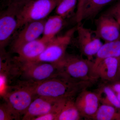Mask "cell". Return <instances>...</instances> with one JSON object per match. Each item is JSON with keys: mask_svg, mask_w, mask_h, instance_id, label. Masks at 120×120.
Returning <instances> with one entry per match:
<instances>
[{"mask_svg": "<svg viewBox=\"0 0 120 120\" xmlns=\"http://www.w3.org/2000/svg\"><path fill=\"white\" fill-rule=\"evenodd\" d=\"M119 58L109 57L101 61L95 72L97 79L113 82L116 80L119 68Z\"/></svg>", "mask_w": 120, "mask_h": 120, "instance_id": "cell-14", "label": "cell"}, {"mask_svg": "<svg viewBox=\"0 0 120 120\" xmlns=\"http://www.w3.org/2000/svg\"><path fill=\"white\" fill-rule=\"evenodd\" d=\"M119 68H118V73H117L116 80V81L120 80V56L119 57ZM115 82H116V81H115Z\"/></svg>", "mask_w": 120, "mask_h": 120, "instance_id": "cell-28", "label": "cell"}, {"mask_svg": "<svg viewBox=\"0 0 120 120\" xmlns=\"http://www.w3.org/2000/svg\"><path fill=\"white\" fill-rule=\"evenodd\" d=\"M116 94L117 97L118 101L120 102V93Z\"/></svg>", "mask_w": 120, "mask_h": 120, "instance_id": "cell-29", "label": "cell"}, {"mask_svg": "<svg viewBox=\"0 0 120 120\" xmlns=\"http://www.w3.org/2000/svg\"><path fill=\"white\" fill-rule=\"evenodd\" d=\"M46 19L30 22L24 25L12 43L13 52L24 44L39 38L43 34Z\"/></svg>", "mask_w": 120, "mask_h": 120, "instance_id": "cell-11", "label": "cell"}, {"mask_svg": "<svg viewBox=\"0 0 120 120\" xmlns=\"http://www.w3.org/2000/svg\"><path fill=\"white\" fill-rule=\"evenodd\" d=\"M87 1H88V0H85V3H84V5H85V4H86V2Z\"/></svg>", "mask_w": 120, "mask_h": 120, "instance_id": "cell-30", "label": "cell"}, {"mask_svg": "<svg viewBox=\"0 0 120 120\" xmlns=\"http://www.w3.org/2000/svg\"><path fill=\"white\" fill-rule=\"evenodd\" d=\"M75 104L82 117L92 120L100 106L98 93L83 90L77 95Z\"/></svg>", "mask_w": 120, "mask_h": 120, "instance_id": "cell-10", "label": "cell"}, {"mask_svg": "<svg viewBox=\"0 0 120 120\" xmlns=\"http://www.w3.org/2000/svg\"><path fill=\"white\" fill-rule=\"evenodd\" d=\"M20 116L5 101L0 106V120H19Z\"/></svg>", "mask_w": 120, "mask_h": 120, "instance_id": "cell-22", "label": "cell"}, {"mask_svg": "<svg viewBox=\"0 0 120 120\" xmlns=\"http://www.w3.org/2000/svg\"><path fill=\"white\" fill-rule=\"evenodd\" d=\"M61 0H31L20 7L17 15L18 29L30 22L46 19Z\"/></svg>", "mask_w": 120, "mask_h": 120, "instance_id": "cell-4", "label": "cell"}, {"mask_svg": "<svg viewBox=\"0 0 120 120\" xmlns=\"http://www.w3.org/2000/svg\"><path fill=\"white\" fill-rule=\"evenodd\" d=\"M114 0H88L84 6L82 21L94 19L103 8Z\"/></svg>", "mask_w": 120, "mask_h": 120, "instance_id": "cell-17", "label": "cell"}, {"mask_svg": "<svg viewBox=\"0 0 120 120\" xmlns=\"http://www.w3.org/2000/svg\"><path fill=\"white\" fill-rule=\"evenodd\" d=\"M35 97L23 116L22 120H34L37 117L49 113L61 100L41 96Z\"/></svg>", "mask_w": 120, "mask_h": 120, "instance_id": "cell-12", "label": "cell"}, {"mask_svg": "<svg viewBox=\"0 0 120 120\" xmlns=\"http://www.w3.org/2000/svg\"><path fill=\"white\" fill-rule=\"evenodd\" d=\"M109 85L116 94L120 93V80L113 82Z\"/></svg>", "mask_w": 120, "mask_h": 120, "instance_id": "cell-27", "label": "cell"}, {"mask_svg": "<svg viewBox=\"0 0 120 120\" xmlns=\"http://www.w3.org/2000/svg\"><path fill=\"white\" fill-rule=\"evenodd\" d=\"M113 17L120 26V0L103 13Z\"/></svg>", "mask_w": 120, "mask_h": 120, "instance_id": "cell-24", "label": "cell"}, {"mask_svg": "<svg viewBox=\"0 0 120 120\" xmlns=\"http://www.w3.org/2000/svg\"><path fill=\"white\" fill-rule=\"evenodd\" d=\"M92 83L91 82H72L60 75L32 84L35 97L63 99L73 98Z\"/></svg>", "mask_w": 120, "mask_h": 120, "instance_id": "cell-1", "label": "cell"}, {"mask_svg": "<svg viewBox=\"0 0 120 120\" xmlns=\"http://www.w3.org/2000/svg\"><path fill=\"white\" fill-rule=\"evenodd\" d=\"M22 5L12 4L0 14V50L5 49L15 31L18 29L17 15Z\"/></svg>", "mask_w": 120, "mask_h": 120, "instance_id": "cell-7", "label": "cell"}, {"mask_svg": "<svg viewBox=\"0 0 120 120\" xmlns=\"http://www.w3.org/2000/svg\"><path fill=\"white\" fill-rule=\"evenodd\" d=\"M17 76H21L24 82L37 83L60 75V64L26 61L13 57Z\"/></svg>", "mask_w": 120, "mask_h": 120, "instance_id": "cell-2", "label": "cell"}, {"mask_svg": "<svg viewBox=\"0 0 120 120\" xmlns=\"http://www.w3.org/2000/svg\"><path fill=\"white\" fill-rule=\"evenodd\" d=\"M31 0H2L4 4L7 6L12 4H17L23 5Z\"/></svg>", "mask_w": 120, "mask_h": 120, "instance_id": "cell-26", "label": "cell"}, {"mask_svg": "<svg viewBox=\"0 0 120 120\" xmlns=\"http://www.w3.org/2000/svg\"><path fill=\"white\" fill-rule=\"evenodd\" d=\"M97 93L102 104L110 105L120 109V103L116 94L109 85L101 86Z\"/></svg>", "mask_w": 120, "mask_h": 120, "instance_id": "cell-20", "label": "cell"}, {"mask_svg": "<svg viewBox=\"0 0 120 120\" xmlns=\"http://www.w3.org/2000/svg\"><path fill=\"white\" fill-rule=\"evenodd\" d=\"M85 0H78L75 20L77 23L82 22V15Z\"/></svg>", "mask_w": 120, "mask_h": 120, "instance_id": "cell-25", "label": "cell"}, {"mask_svg": "<svg viewBox=\"0 0 120 120\" xmlns=\"http://www.w3.org/2000/svg\"><path fill=\"white\" fill-rule=\"evenodd\" d=\"M49 41L41 38L25 43L14 51L17 54L15 57L21 60H34L45 50Z\"/></svg>", "mask_w": 120, "mask_h": 120, "instance_id": "cell-13", "label": "cell"}, {"mask_svg": "<svg viewBox=\"0 0 120 120\" xmlns=\"http://www.w3.org/2000/svg\"><path fill=\"white\" fill-rule=\"evenodd\" d=\"M2 96L20 116L26 113L35 97L32 83L25 82H20L12 88L8 87Z\"/></svg>", "mask_w": 120, "mask_h": 120, "instance_id": "cell-5", "label": "cell"}, {"mask_svg": "<svg viewBox=\"0 0 120 120\" xmlns=\"http://www.w3.org/2000/svg\"><path fill=\"white\" fill-rule=\"evenodd\" d=\"M82 117L75 100L71 98L66 100L57 120H79Z\"/></svg>", "mask_w": 120, "mask_h": 120, "instance_id": "cell-18", "label": "cell"}, {"mask_svg": "<svg viewBox=\"0 0 120 120\" xmlns=\"http://www.w3.org/2000/svg\"><path fill=\"white\" fill-rule=\"evenodd\" d=\"M67 99L60 100L51 112L37 117L34 120H57Z\"/></svg>", "mask_w": 120, "mask_h": 120, "instance_id": "cell-23", "label": "cell"}, {"mask_svg": "<svg viewBox=\"0 0 120 120\" xmlns=\"http://www.w3.org/2000/svg\"><path fill=\"white\" fill-rule=\"evenodd\" d=\"M76 31V26L69 30L63 35L55 37L50 41L41 55L33 61L60 64L66 56L67 47Z\"/></svg>", "mask_w": 120, "mask_h": 120, "instance_id": "cell-6", "label": "cell"}, {"mask_svg": "<svg viewBox=\"0 0 120 120\" xmlns=\"http://www.w3.org/2000/svg\"><path fill=\"white\" fill-rule=\"evenodd\" d=\"M94 62L79 56L66 54L60 63V75L76 82H95L93 74Z\"/></svg>", "mask_w": 120, "mask_h": 120, "instance_id": "cell-3", "label": "cell"}, {"mask_svg": "<svg viewBox=\"0 0 120 120\" xmlns=\"http://www.w3.org/2000/svg\"><path fill=\"white\" fill-rule=\"evenodd\" d=\"M95 120H120V109L105 104L100 105L93 117Z\"/></svg>", "mask_w": 120, "mask_h": 120, "instance_id": "cell-19", "label": "cell"}, {"mask_svg": "<svg viewBox=\"0 0 120 120\" xmlns=\"http://www.w3.org/2000/svg\"><path fill=\"white\" fill-rule=\"evenodd\" d=\"M77 1V0H61L55 9L56 15L65 19L75 11Z\"/></svg>", "mask_w": 120, "mask_h": 120, "instance_id": "cell-21", "label": "cell"}, {"mask_svg": "<svg viewBox=\"0 0 120 120\" xmlns=\"http://www.w3.org/2000/svg\"><path fill=\"white\" fill-rule=\"evenodd\" d=\"M64 19L57 15L49 17L45 22L41 38L49 41L54 38L64 26Z\"/></svg>", "mask_w": 120, "mask_h": 120, "instance_id": "cell-16", "label": "cell"}, {"mask_svg": "<svg viewBox=\"0 0 120 120\" xmlns=\"http://www.w3.org/2000/svg\"><path fill=\"white\" fill-rule=\"evenodd\" d=\"M95 56L96 58L93 62L92 68L93 74L95 77V72L101 61L105 58L112 57L119 58L120 56V37L114 41L105 42Z\"/></svg>", "mask_w": 120, "mask_h": 120, "instance_id": "cell-15", "label": "cell"}, {"mask_svg": "<svg viewBox=\"0 0 120 120\" xmlns=\"http://www.w3.org/2000/svg\"><path fill=\"white\" fill-rule=\"evenodd\" d=\"M77 41L81 53L91 60L103 45L95 34L94 30L86 28L81 22L77 23Z\"/></svg>", "mask_w": 120, "mask_h": 120, "instance_id": "cell-8", "label": "cell"}, {"mask_svg": "<svg viewBox=\"0 0 120 120\" xmlns=\"http://www.w3.org/2000/svg\"><path fill=\"white\" fill-rule=\"evenodd\" d=\"M95 34L105 42L114 41L120 37V24L112 16L103 14L95 20Z\"/></svg>", "mask_w": 120, "mask_h": 120, "instance_id": "cell-9", "label": "cell"}]
</instances>
